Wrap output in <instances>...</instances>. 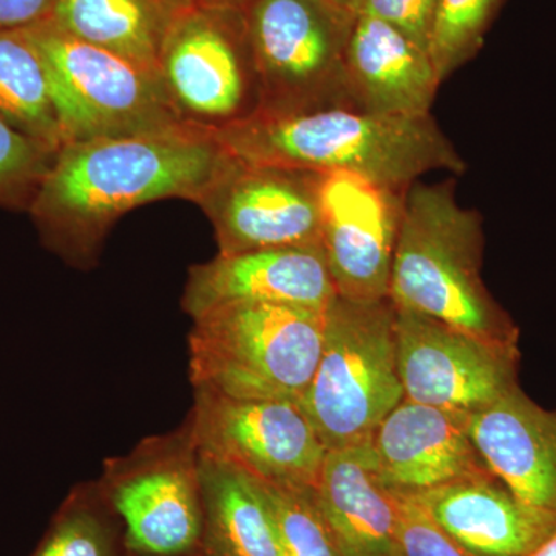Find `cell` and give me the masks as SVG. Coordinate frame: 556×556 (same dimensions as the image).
<instances>
[{
    "instance_id": "obj_14",
    "label": "cell",
    "mask_w": 556,
    "mask_h": 556,
    "mask_svg": "<svg viewBox=\"0 0 556 556\" xmlns=\"http://www.w3.org/2000/svg\"><path fill=\"white\" fill-rule=\"evenodd\" d=\"M338 298L321 247L260 249L193 265L182 311L197 318L236 303H273L325 311Z\"/></svg>"
},
{
    "instance_id": "obj_28",
    "label": "cell",
    "mask_w": 556,
    "mask_h": 556,
    "mask_svg": "<svg viewBox=\"0 0 556 556\" xmlns=\"http://www.w3.org/2000/svg\"><path fill=\"white\" fill-rule=\"evenodd\" d=\"M438 0H362L361 13L393 25L420 47H430Z\"/></svg>"
},
{
    "instance_id": "obj_18",
    "label": "cell",
    "mask_w": 556,
    "mask_h": 556,
    "mask_svg": "<svg viewBox=\"0 0 556 556\" xmlns=\"http://www.w3.org/2000/svg\"><path fill=\"white\" fill-rule=\"evenodd\" d=\"M345 73L354 109L376 115H431L442 84L430 51L364 13L348 38Z\"/></svg>"
},
{
    "instance_id": "obj_23",
    "label": "cell",
    "mask_w": 556,
    "mask_h": 556,
    "mask_svg": "<svg viewBox=\"0 0 556 556\" xmlns=\"http://www.w3.org/2000/svg\"><path fill=\"white\" fill-rule=\"evenodd\" d=\"M30 556H130L123 525L98 481L72 489Z\"/></svg>"
},
{
    "instance_id": "obj_32",
    "label": "cell",
    "mask_w": 556,
    "mask_h": 556,
    "mask_svg": "<svg viewBox=\"0 0 556 556\" xmlns=\"http://www.w3.org/2000/svg\"><path fill=\"white\" fill-rule=\"evenodd\" d=\"M529 556H556V532L552 533V535Z\"/></svg>"
},
{
    "instance_id": "obj_22",
    "label": "cell",
    "mask_w": 556,
    "mask_h": 556,
    "mask_svg": "<svg viewBox=\"0 0 556 556\" xmlns=\"http://www.w3.org/2000/svg\"><path fill=\"white\" fill-rule=\"evenodd\" d=\"M0 116L50 148L64 146L49 73L24 30L0 31Z\"/></svg>"
},
{
    "instance_id": "obj_27",
    "label": "cell",
    "mask_w": 556,
    "mask_h": 556,
    "mask_svg": "<svg viewBox=\"0 0 556 556\" xmlns=\"http://www.w3.org/2000/svg\"><path fill=\"white\" fill-rule=\"evenodd\" d=\"M396 556H470L412 496L397 495Z\"/></svg>"
},
{
    "instance_id": "obj_1",
    "label": "cell",
    "mask_w": 556,
    "mask_h": 556,
    "mask_svg": "<svg viewBox=\"0 0 556 556\" xmlns=\"http://www.w3.org/2000/svg\"><path fill=\"white\" fill-rule=\"evenodd\" d=\"M229 156L214 131L185 124L68 142L28 212L43 247L70 266L89 270L127 212L170 199L197 204Z\"/></svg>"
},
{
    "instance_id": "obj_7",
    "label": "cell",
    "mask_w": 556,
    "mask_h": 556,
    "mask_svg": "<svg viewBox=\"0 0 556 556\" xmlns=\"http://www.w3.org/2000/svg\"><path fill=\"white\" fill-rule=\"evenodd\" d=\"M244 17L258 75L257 115L354 109L345 53L357 16L324 0H254Z\"/></svg>"
},
{
    "instance_id": "obj_6",
    "label": "cell",
    "mask_w": 556,
    "mask_h": 556,
    "mask_svg": "<svg viewBox=\"0 0 556 556\" xmlns=\"http://www.w3.org/2000/svg\"><path fill=\"white\" fill-rule=\"evenodd\" d=\"M24 31L49 73L64 146L181 124L156 70L75 38L51 20Z\"/></svg>"
},
{
    "instance_id": "obj_24",
    "label": "cell",
    "mask_w": 556,
    "mask_h": 556,
    "mask_svg": "<svg viewBox=\"0 0 556 556\" xmlns=\"http://www.w3.org/2000/svg\"><path fill=\"white\" fill-rule=\"evenodd\" d=\"M257 484L273 519L280 556H342L318 510L314 490Z\"/></svg>"
},
{
    "instance_id": "obj_5",
    "label": "cell",
    "mask_w": 556,
    "mask_h": 556,
    "mask_svg": "<svg viewBox=\"0 0 556 556\" xmlns=\"http://www.w3.org/2000/svg\"><path fill=\"white\" fill-rule=\"evenodd\" d=\"M402 401L393 303L338 295L325 309L320 356L299 407L325 447L339 450L371 441Z\"/></svg>"
},
{
    "instance_id": "obj_12",
    "label": "cell",
    "mask_w": 556,
    "mask_h": 556,
    "mask_svg": "<svg viewBox=\"0 0 556 556\" xmlns=\"http://www.w3.org/2000/svg\"><path fill=\"white\" fill-rule=\"evenodd\" d=\"M396 348L404 399L416 404L471 415L519 387V351L415 311L396 308Z\"/></svg>"
},
{
    "instance_id": "obj_29",
    "label": "cell",
    "mask_w": 556,
    "mask_h": 556,
    "mask_svg": "<svg viewBox=\"0 0 556 556\" xmlns=\"http://www.w3.org/2000/svg\"><path fill=\"white\" fill-rule=\"evenodd\" d=\"M60 0H0V31L27 30L53 17Z\"/></svg>"
},
{
    "instance_id": "obj_17",
    "label": "cell",
    "mask_w": 556,
    "mask_h": 556,
    "mask_svg": "<svg viewBox=\"0 0 556 556\" xmlns=\"http://www.w3.org/2000/svg\"><path fill=\"white\" fill-rule=\"evenodd\" d=\"M412 497L470 556H529L556 532V518L526 506L492 473Z\"/></svg>"
},
{
    "instance_id": "obj_20",
    "label": "cell",
    "mask_w": 556,
    "mask_h": 556,
    "mask_svg": "<svg viewBox=\"0 0 556 556\" xmlns=\"http://www.w3.org/2000/svg\"><path fill=\"white\" fill-rule=\"evenodd\" d=\"M192 9L190 0H60L51 21L75 38L159 72L164 40Z\"/></svg>"
},
{
    "instance_id": "obj_25",
    "label": "cell",
    "mask_w": 556,
    "mask_h": 556,
    "mask_svg": "<svg viewBox=\"0 0 556 556\" xmlns=\"http://www.w3.org/2000/svg\"><path fill=\"white\" fill-rule=\"evenodd\" d=\"M500 0H438L431 30V60L444 83L481 47Z\"/></svg>"
},
{
    "instance_id": "obj_10",
    "label": "cell",
    "mask_w": 556,
    "mask_h": 556,
    "mask_svg": "<svg viewBox=\"0 0 556 556\" xmlns=\"http://www.w3.org/2000/svg\"><path fill=\"white\" fill-rule=\"evenodd\" d=\"M188 417L201 456L266 484L316 490L328 450L298 402L193 390Z\"/></svg>"
},
{
    "instance_id": "obj_8",
    "label": "cell",
    "mask_w": 556,
    "mask_h": 556,
    "mask_svg": "<svg viewBox=\"0 0 556 556\" xmlns=\"http://www.w3.org/2000/svg\"><path fill=\"white\" fill-rule=\"evenodd\" d=\"M130 556H199L204 510L200 453L189 417L169 433L109 457L98 479Z\"/></svg>"
},
{
    "instance_id": "obj_26",
    "label": "cell",
    "mask_w": 556,
    "mask_h": 556,
    "mask_svg": "<svg viewBox=\"0 0 556 556\" xmlns=\"http://www.w3.org/2000/svg\"><path fill=\"white\" fill-rule=\"evenodd\" d=\"M58 152L0 116V207L30 211Z\"/></svg>"
},
{
    "instance_id": "obj_15",
    "label": "cell",
    "mask_w": 556,
    "mask_h": 556,
    "mask_svg": "<svg viewBox=\"0 0 556 556\" xmlns=\"http://www.w3.org/2000/svg\"><path fill=\"white\" fill-rule=\"evenodd\" d=\"M369 444L380 482L397 495L492 473L468 433V415L408 399L388 413Z\"/></svg>"
},
{
    "instance_id": "obj_31",
    "label": "cell",
    "mask_w": 556,
    "mask_h": 556,
    "mask_svg": "<svg viewBox=\"0 0 556 556\" xmlns=\"http://www.w3.org/2000/svg\"><path fill=\"white\" fill-rule=\"evenodd\" d=\"M329 7L340 11V13L350 14L356 17L361 13L362 0H324Z\"/></svg>"
},
{
    "instance_id": "obj_16",
    "label": "cell",
    "mask_w": 556,
    "mask_h": 556,
    "mask_svg": "<svg viewBox=\"0 0 556 556\" xmlns=\"http://www.w3.org/2000/svg\"><path fill=\"white\" fill-rule=\"evenodd\" d=\"M468 433L493 477L526 506L556 518V409L518 387L468 415Z\"/></svg>"
},
{
    "instance_id": "obj_13",
    "label": "cell",
    "mask_w": 556,
    "mask_h": 556,
    "mask_svg": "<svg viewBox=\"0 0 556 556\" xmlns=\"http://www.w3.org/2000/svg\"><path fill=\"white\" fill-rule=\"evenodd\" d=\"M407 190L357 175H321L320 247L339 298L388 299Z\"/></svg>"
},
{
    "instance_id": "obj_21",
    "label": "cell",
    "mask_w": 556,
    "mask_h": 556,
    "mask_svg": "<svg viewBox=\"0 0 556 556\" xmlns=\"http://www.w3.org/2000/svg\"><path fill=\"white\" fill-rule=\"evenodd\" d=\"M200 473L204 525L199 556H280L257 481L201 455Z\"/></svg>"
},
{
    "instance_id": "obj_19",
    "label": "cell",
    "mask_w": 556,
    "mask_h": 556,
    "mask_svg": "<svg viewBox=\"0 0 556 556\" xmlns=\"http://www.w3.org/2000/svg\"><path fill=\"white\" fill-rule=\"evenodd\" d=\"M314 497L342 556H396L397 497L369 442L328 450Z\"/></svg>"
},
{
    "instance_id": "obj_11",
    "label": "cell",
    "mask_w": 556,
    "mask_h": 556,
    "mask_svg": "<svg viewBox=\"0 0 556 556\" xmlns=\"http://www.w3.org/2000/svg\"><path fill=\"white\" fill-rule=\"evenodd\" d=\"M321 175L230 153L197 201L214 226L218 254L320 247Z\"/></svg>"
},
{
    "instance_id": "obj_4",
    "label": "cell",
    "mask_w": 556,
    "mask_h": 556,
    "mask_svg": "<svg viewBox=\"0 0 556 556\" xmlns=\"http://www.w3.org/2000/svg\"><path fill=\"white\" fill-rule=\"evenodd\" d=\"M192 321L188 353L193 390L299 404L320 356L325 311L236 303Z\"/></svg>"
},
{
    "instance_id": "obj_3",
    "label": "cell",
    "mask_w": 556,
    "mask_h": 556,
    "mask_svg": "<svg viewBox=\"0 0 556 556\" xmlns=\"http://www.w3.org/2000/svg\"><path fill=\"white\" fill-rule=\"evenodd\" d=\"M484 226L455 181H416L405 193L388 299L492 345L519 351V328L482 278Z\"/></svg>"
},
{
    "instance_id": "obj_9",
    "label": "cell",
    "mask_w": 556,
    "mask_h": 556,
    "mask_svg": "<svg viewBox=\"0 0 556 556\" xmlns=\"http://www.w3.org/2000/svg\"><path fill=\"white\" fill-rule=\"evenodd\" d=\"M159 72L186 126L215 134L258 113V75L244 11H188L164 40Z\"/></svg>"
},
{
    "instance_id": "obj_30",
    "label": "cell",
    "mask_w": 556,
    "mask_h": 556,
    "mask_svg": "<svg viewBox=\"0 0 556 556\" xmlns=\"http://www.w3.org/2000/svg\"><path fill=\"white\" fill-rule=\"evenodd\" d=\"M254 0H190L193 9L244 11Z\"/></svg>"
},
{
    "instance_id": "obj_2",
    "label": "cell",
    "mask_w": 556,
    "mask_h": 556,
    "mask_svg": "<svg viewBox=\"0 0 556 556\" xmlns=\"http://www.w3.org/2000/svg\"><path fill=\"white\" fill-rule=\"evenodd\" d=\"M232 155L317 174H351L407 190L433 170L466 163L433 115L387 116L358 109L254 115L215 131Z\"/></svg>"
}]
</instances>
